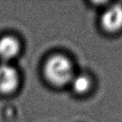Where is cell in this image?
Instances as JSON below:
<instances>
[{
    "instance_id": "5b68a950",
    "label": "cell",
    "mask_w": 122,
    "mask_h": 122,
    "mask_svg": "<svg viewBox=\"0 0 122 122\" xmlns=\"http://www.w3.org/2000/svg\"><path fill=\"white\" fill-rule=\"evenodd\" d=\"M70 84L75 93L78 94H84L90 89L92 86V81L90 78L85 74H74Z\"/></svg>"
},
{
    "instance_id": "6da1fadb",
    "label": "cell",
    "mask_w": 122,
    "mask_h": 122,
    "mask_svg": "<svg viewBox=\"0 0 122 122\" xmlns=\"http://www.w3.org/2000/svg\"><path fill=\"white\" fill-rule=\"evenodd\" d=\"M43 72L46 81L55 86L70 84L74 76V67L70 59L60 54H54L44 63Z\"/></svg>"
},
{
    "instance_id": "7a4b0ae2",
    "label": "cell",
    "mask_w": 122,
    "mask_h": 122,
    "mask_svg": "<svg viewBox=\"0 0 122 122\" xmlns=\"http://www.w3.org/2000/svg\"><path fill=\"white\" fill-rule=\"evenodd\" d=\"M20 84L18 70L9 63L0 64V94L10 95L14 93Z\"/></svg>"
},
{
    "instance_id": "3957f363",
    "label": "cell",
    "mask_w": 122,
    "mask_h": 122,
    "mask_svg": "<svg viewBox=\"0 0 122 122\" xmlns=\"http://www.w3.org/2000/svg\"><path fill=\"white\" fill-rule=\"evenodd\" d=\"M102 28L109 33H116L122 29V5L117 4L107 9L101 17Z\"/></svg>"
},
{
    "instance_id": "277c9868",
    "label": "cell",
    "mask_w": 122,
    "mask_h": 122,
    "mask_svg": "<svg viewBox=\"0 0 122 122\" xmlns=\"http://www.w3.org/2000/svg\"><path fill=\"white\" fill-rule=\"evenodd\" d=\"M21 49L19 40L11 35L3 36L0 38V60L8 63L16 57Z\"/></svg>"
}]
</instances>
